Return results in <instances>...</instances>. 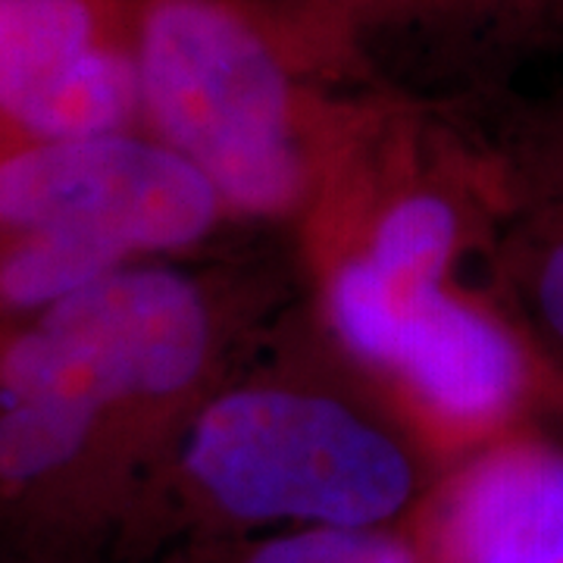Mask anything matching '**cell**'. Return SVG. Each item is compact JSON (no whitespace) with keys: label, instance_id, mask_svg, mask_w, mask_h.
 Instances as JSON below:
<instances>
[{"label":"cell","instance_id":"obj_1","mask_svg":"<svg viewBox=\"0 0 563 563\" xmlns=\"http://www.w3.org/2000/svg\"><path fill=\"white\" fill-rule=\"evenodd\" d=\"M288 239L322 332L444 466L563 413L561 388L492 288L479 122L398 88Z\"/></svg>","mask_w":563,"mask_h":563},{"label":"cell","instance_id":"obj_2","mask_svg":"<svg viewBox=\"0 0 563 563\" xmlns=\"http://www.w3.org/2000/svg\"><path fill=\"white\" fill-rule=\"evenodd\" d=\"M303 298L295 251L120 269L0 329V563H110L198 404Z\"/></svg>","mask_w":563,"mask_h":563},{"label":"cell","instance_id":"obj_3","mask_svg":"<svg viewBox=\"0 0 563 563\" xmlns=\"http://www.w3.org/2000/svg\"><path fill=\"white\" fill-rule=\"evenodd\" d=\"M444 470L301 298L181 426L110 563L269 532L401 529Z\"/></svg>","mask_w":563,"mask_h":563},{"label":"cell","instance_id":"obj_4","mask_svg":"<svg viewBox=\"0 0 563 563\" xmlns=\"http://www.w3.org/2000/svg\"><path fill=\"white\" fill-rule=\"evenodd\" d=\"M139 76L144 135L282 232L398 91L325 0H139Z\"/></svg>","mask_w":563,"mask_h":563},{"label":"cell","instance_id":"obj_5","mask_svg":"<svg viewBox=\"0 0 563 563\" xmlns=\"http://www.w3.org/2000/svg\"><path fill=\"white\" fill-rule=\"evenodd\" d=\"M242 229L179 154L144 132L0 151V329L120 269L210 254Z\"/></svg>","mask_w":563,"mask_h":563},{"label":"cell","instance_id":"obj_6","mask_svg":"<svg viewBox=\"0 0 563 563\" xmlns=\"http://www.w3.org/2000/svg\"><path fill=\"white\" fill-rule=\"evenodd\" d=\"M144 132L139 0H0V141Z\"/></svg>","mask_w":563,"mask_h":563},{"label":"cell","instance_id":"obj_7","mask_svg":"<svg viewBox=\"0 0 563 563\" xmlns=\"http://www.w3.org/2000/svg\"><path fill=\"white\" fill-rule=\"evenodd\" d=\"M479 129L492 166V288L563 395V98Z\"/></svg>","mask_w":563,"mask_h":563},{"label":"cell","instance_id":"obj_8","mask_svg":"<svg viewBox=\"0 0 563 563\" xmlns=\"http://www.w3.org/2000/svg\"><path fill=\"white\" fill-rule=\"evenodd\" d=\"M407 526L420 563H563V444L539 426L483 444Z\"/></svg>","mask_w":563,"mask_h":563},{"label":"cell","instance_id":"obj_9","mask_svg":"<svg viewBox=\"0 0 563 563\" xmlns=\"http://www.w3.org/2000/svg\"><path fill=\"white\" fill-rule=\"evenodd\" d=\"M147 563H420V548L401 529H298L247 539L173 548Z\"/></svg>","mask_w":563,"mask_h":563},{"label":"cell","instance_id":"obj_10","mask_svg":"<svg viewBox=\"0 0 563 563\" xmlns=\"http://www.w3.org/2000/svg\"><path fill=\"white\" fill-rule=\"evenodd\" d=\"M376 57L379 41L395 35L454 38L501 32L542 16L561 0H325Z\"/></svg>","mask_w":563,"mask_h":563},{"label":"cell","instance_id":"obj_11","mask_svg":"<svg viewBox=\"0 0 563 563\" xmlns=\"http://www.w3.org/2000/svg\"><path fill=\"white\" fill-rule=\"evenodd\" d=\"M0 151H3V141H0Z\"/></svg>","mask_w":563,"mask_h":563}]
</instances>
